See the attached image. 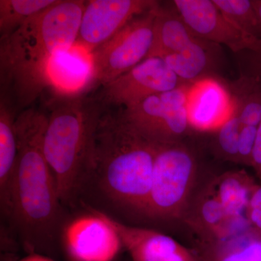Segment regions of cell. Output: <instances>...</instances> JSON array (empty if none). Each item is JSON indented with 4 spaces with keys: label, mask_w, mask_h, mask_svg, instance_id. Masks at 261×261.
<instances>
[{
    "label": "cell",
    "mask_w": 261,
    "mask_h": 261,
    "mask_svg": "<svg viewBox=\"0 0 261 261\" xmlns=\"http://www.w3.org/2000/svg\"><path fill=\"white\" fill-rule=\"evenodd\" d=\"M47 81L58 96L85 94L93 87L90 53L77 45L58 51L48 65Z\"/></svg>",
    "instance_id": "14"
},
{
    "label": "cell",
    "mask_w": 261,
    "mask_h": 261,
    "mask_svg": "<svg viewBox=\"0 0 261 261\" xmlns=\"http://www.w3.org/2000/svg\"><path fill=\"white\" fill-rule=\"evenodd\" d=\"M157 7L134 19L91 53L93 86H103L147 59L153 43Z\"/></svg>",
    "instance_id": "7"
},
{
    "label": "cell",
    "mask_w": 261,
    "mask_h": 261,
    "mask_svg": "<svg viewBox=\"0 0 261 261\" xmlns=\"http://www.w3.org/2000/svg\"><path fill=\"white\" fill-rule=\"evenodd\" d=\"M251 167L261 181V123L257 129L256 140L252 151Z\"/></svg>",
    "instance_id": "26"
},
{
    "label": "cell",
    "mask_w": 261,
    "mask_h": 261,
    "mask_svg": "<svg viewBox=\"0 0 261 261\" xmlns=\"http://www.w3.org/2000/svg\"><path fill=\"white\" fill-rule=\"evenodd\" d=\"M191 85L154 94L134 107L118 111L128 126L152 143L182 142L192 128L187 111Z\"/></svg>",
    "instance_id": "6"
},
{
    "label": "cell",
    "mask_w": 261,
    "mask_h": 261,
    "mask_svg": "<svg viewBox=\"0 0 261 261\" xmlns=\"http://www.w3.org/2000/svg\"><path fill=\"white\" fill-rule=\"evenodd\" d=\"M242 126L233 112L216 132V150L224 159L238 162L239 137Z\"/></svg>",
    "instance_id": "23"
},
{
    "label": "cell",
    "mask_w": 261,
    "mask_h": 261,
    "mask_svg": "<svg viewBox=\"0 0 261 261\" xmlns=\"http://www.w3.org/2000/svg\"><path fill=\"white\" fill-rule=\"evenodd\" d=\"M195 207L192 214L186 217L189 226L198 237L197 243L227 238L250 226L248 222L231 219L208 187Z\"/></svg>",
    "instance_id": "15"
},
{
    "label": "cell",
    "mask_w": 261,
    "mask_h": 261,
    "mask_svg": "<svg viewBox=\"0 0 261 261\" xmlns=\"http://www.w3.org/2000/svg\"><path fill=\"white\" fill-rule=\"evenodd\" d=\"M18 261H55L50 257L41 254H30Z\"/></svg>",
    "instance_id": "27"
},
{
    "label": "cell",
    "mask_w": 261,
    "mask_h": 261,
    "mask_svg": "<svg viewBox=\"0 0 261 261\" xmlns=\"http://www.w3.org/2000/svg\"><path fill=\"white\" fill-rule=\"evenodd\" d=\"M86 3L57 0L14 32L2 36L1 88L11 90L19 106H29L49 87V61L58 51L76 44Z\"/></svg>",
    "instance_id": "2"
},
{
    "label": "cell",
    "mask_w": 261,
    "mask_h": 261,
    "mask_svg": "<svg viewBox=\"0 0 261 261\" xmlns=\"http://www.w3.org/2000/svg\"><path fill=\"white\" fill-rule=\"evenodd\" d=\"M256 185L248 173L236 171L224 173L208 187L231 219L248 222L247 207Z\"/></svg>",
    "instance_id": "19"
},
{
    "label": "cell",
    "mask_w": 261,
    "mask_h": 261,
    "mask_svg": "<svg viewBox=\"0 0 261 261\" xmlns=\"http://www.w3.org/2000/svg\"><path fill=\"white\" fill-rule=\"evenodd\" d=\"M87 213L65 224L61 240L70 261H115L123 249L114 228L94 207L82 202Z\"/></svg>",
    "instance_id": "9"
},
{
    "label": "cell",
    "mask_w": 261,
    "mask_h": 261,
    "mask_svg": "<svg viewBox=\"0 0 261 261\" xmlns=\"http://www.w3.org/2000/svg\"><path fill=\"white\" fill-rule=\"evenodd\" d=\"M157 145L128 126L119 111L105 108L94 132L87 181L93 178L113 205L142 216Z\"/></svg>",
    "instance_id": "3"
},
{
    "label": "cell",
    "mask_w": 261,
    "mask_h": 261,
    "mask_svg": "<svg viewBox=\"0 0 261 261\" xmlns=\"http://www.w3.org/2000/svg\"><path fill=\"white\" fill-rule=\"evenodd\" d=\"M171 4L190 30L202 40L224 44L233 53L256 51L260 47L261 40L239 30L214 0H174Z\"/></svg>",
    "instance_id": "11"
},
{
    "label": "cell",
    "mask_w": 261,
    "mask_h": 261,
    "mask_svg": "<svg viewBox=\"0 0 261 261\" xmlns=\"http://www.w3.org/2000/svg\"><path fill=\"white\" fill-rule=\"evenodd\" d=\"M162 58L152 57L102 86L97 97L103 107L127 109L145 99L187 84Z\"/></svg>",
    "instance_id": "8"
},
{
    "label": "cell",
    "mask_w": 261,
    "mask_h": 261,
    "mask_svg": "<svg viewBox=\"0 0 261 261\" xmlns=\"http://www.w3.org/2000/svg\"><path fill=\"white\" fill-rule=\"evenodd\" d=\"M201 261H261V235L250 226L227 238L197 243Z\"/></svg>",
    "instance_id": "17"
},
{
    "label": "cell",
    "mask_w": 261,
    "mask_h": 261,
    "mask_svg": "<svg viewBox=\"0 0 261 261\" xmlns=\"http://www.w3.org/2000/svg\"><path fill=\"white\" fill-rule=\"evenodd\" d=\"M200 40L202 39L190 30L174 7L168 9L159 4L155 10L153 43L147 58H162L181 53Z\"/></svg>",
    "instance_id": "18"
},
{
    "label": "cell",
    "mask_w": 261,
    "mask_h": 261,
    "mask_svg": "<svg viewBox=\"0 0 261 261\" xmlns=\"http://www.w3.org/2000/svg\"><path fill=\"white\" fill-rule=\"evenodd\" d=\"M219 45L200 40L191 47L162 59L184 82L194 84L204 79L213 66V55Z\"/></svg>",
    "instance_id": "20"
},
{
    "label": "cell",
    "mask_w": 261,
    "mask_h": 261,
    "mask_svg": "<svg viewBox=\"0 0 261 261\" xmlns=\"http://www.w3.org/2000/svg\"><path fill=\"white\" fill-rule=\"evenodd\" d=\"M224 16L244 34L261 40L252 0H214Z\"/></svg>",
    "instance_id": "22"
},
{
    "label": "cell",
    "mask_w": 261,
    "mask_h": 261,
    "mask_svg": "<svg viewBox=\"0 0 261 261\" xmlns=\"http://www.w3.org/2000/svg\"><path fill=\"white\" fill-rule=\"evenodd\" d=\"M232 107L231 96L218 81L204 78L190 87L187 111L190 126L195 129L219 128L231 116L228 113Z\"/></svg>",
    "instance_id": "13"
},
{
    "label": "cell",
    "mask_w": 261,
    "mask_h": 261,
    "mask_svg": "<svg viewBox=\"0 0 261 261\" xmlns=\"http://www.w3.org/2000/svg\"><path fill=\"white\" fill-rule=\"evenodd\" d=\"M121 238L132 261H201L192 249L151 228L129 226L96 209Z\"/></svg>",
    "instance_id": "12"
},
{
    "label": "cell",
    "mask_w": 261,
    "mask_h": 261,
    "mask_svg": "<svg viewBox=\"0 0 261 261\" xmlns=\"http://www.w3.org/2000/svg\"><path fill=\"white\" fill-rule=\"evenodd\" d=\"M48 117L28 108L15 118L18 164L10 224L28 255L49 256L64 227V214L56 180L43 149Z\"/></svg>",
    "instance_id": "1"
},
{
    "label": "cell",
    "mask_w": 261,
    "mask_h": 261,
    "mask_svg": "<svg viewBox=\"0 0 261 261\" xmlns=\"http://www.w3.org/2000/svg\"><path fill=\"white\" fill-rule=\"evenodd\" d=\"M197 161L183 142L157 145L150 192L143 217L173 221L186 216Z\"/></svg>",
    "instance_id": "5"
},
{
    "label": "cell",
    "mask_w": 261,
    "mask_h": 261,
    "mask_svg": "<svg viewBox=\"0 0 261 261\" xmlns=\"http://www.w3.org/2000/svg\"><path fill=\"white\" fill-rule=\"evenodd\" d=\"M254 10L256 14L257 23H258L259 32L261 39V0H252Z\"/></svg>",
    "instance_id": "28"
},
{
    "label": "cell",
    "mask_w": 261,
    "mask_h": 261,
    "mask_svg": "<svg viewBox=\"0 0 261 261\" xmlns=\"http://www.w3.org/2000/svg\"><path fill=\"white\" fill-rule=\"evenodd\" d=\"M159 5L154 0L87 1L75 45L91 54L134 19Z\"/></svg>",
    "instance_id": "10"
},
{
    "label": "cell",
    "mask_w": 261,
    "mask_h": 261,
    "mask_svg": "<svg viewBox=\"0 0 261 261\" xmlns=\"http://www.w3.org/2000/svg\"><path fill=\"white\" fill-rule=\"evenodd\" d=\"M57 0H0L2 36L14 32L24 22L41 13Z\"/></svg>",
    "instance_id": "21"
},
{
    "label": "cell",
    "mask_w": 261,
    "mask_h": 261,
    "mask_svg": "<svg viewBox=\"0 0 261 261\" xmlns=\"http://www.w3.org/2000/svg\"><path fill=\"white\" fill-rule=\"evenodd\" d=\"M250 227L261 235V185H255L252 192L247 211Z\"/></svg>",
    "instance_id": "24"
},
{
    "label": "cell",
    "mask_w": 261,
    "mask_h": 261,
    "mask_svg": "<svg viewBox=\"0 0 261 261\" xmlns=\"http://www.w3.org/2000/svg\"><path fill=\"white\" fill-rule=\"evenodd\" d=\"M15 119L10 103L1 97L0 102V206L3 217L10 222L13 192L17 164L18 142Z\"/></svg>",
    "instance_id": "16"
},
{
    "label": "cell",
    "mask_w": 261,
    "mask_h": 261,
    "mask_svg": "<svg viewBox=\"0 0 261 261\" xmlns=\"http://www.w3.org/2000/svg\"><path fill=\"white\" fill-rule=\"evenodd\" d=\"M247 51L249 53V72L247 75L261 82V46L256 51Z\"/></svg>",
    "instance_id": "25"
},
{
    "label": "cell",
    "mask_w": 261,
    "mask_h": 261,
    "mask_svg": "<svg viewBox=\"0 0 261 261\" xmlns=\"http://www.w3.org/2000/svg\"><path fill=\"white\" fill-rule=\"evenodd\" d=\"M50 107L43 149L62 204L71 203L87 182L94 132L105 108L85 94L58 96Z\"/></svg>",
    "instance_id": "4"
}]
</instances>
